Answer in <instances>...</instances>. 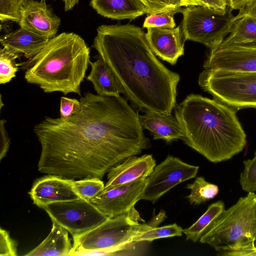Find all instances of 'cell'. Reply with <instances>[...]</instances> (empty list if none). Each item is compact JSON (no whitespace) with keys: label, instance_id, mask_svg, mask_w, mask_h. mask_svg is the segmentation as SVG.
Masks as SVG:
<instances>
[{"label":"cell","instance_id":"cell-1","mask_svg":"<svg viewBox=\"0 0 256 256\" xmlns=\"http://www.w3.org/2000/svg\"><path fill=\"white\" fill-rule=\"evenodd\" d=\"M80 102L75 114L46 117L34 126L41 146L40 173L102 180L112 167L150 146L139 114L122 96L88 92Z\"/></svg>","mask_w":256,"mask_h":256},{"label":"cell","instance_id":"cell-2","mask_svg":"<svg viewBox=\"0 0 256 256\" xmlns=\"http://www.w3.org/2000/svg\"><path fill=\"white\" fill-rule=\"evenodd\" d=\"M96 31L92 47L112 69L132 106L144 113L170 114L180 75L156 58L142 28L102 25Z\"/></svg>","mask_w":256,"mask_h":256},{"label":"cell","instance_id":"cell-3","mask_svg":"<svg viewBox=\"0 0 256 256\" xmlns=\"http://www.w3.org/2000/svg\"><path fill=\"white\" fill-rule=\"evenodd\" d=\"M174 110L184 130L182 140L210 162L228 160L245 148L246 134L234 108L190 94Z\"/></svg>","mask_w":256,"mask_h":256},{"label":"cell","instance_id":"cell-4","mask_svg":"<svg viewBox=\"0 0 256 256\" xmlns=\"http://www.w3.org/2000/svg\"><path fill=\"white\" fill-rule=\"evenodd\" d=\"M90 50L84 40L72 32L50 38L34 56L24 63V78L44 92L81 95L80 84L90 62Z\"/></svg>","mask_w":256,"mask_h":256},{"label":"cell","instance_id":"cell-5","mask_svg":"<svg viewBox=\"0 0 256 256\" xmlns=\"http://www.w3.org/2000/svg\"><path fill=\"white\" fill-rule=\"evenodd\" d=\"M134 208L128 214L108 218L98 226L73 237L70 256H113L131 248L134 239L153 226L140 222Z\"/></svg>","mask_w":256,"mask_h":256},{"label":"cell","instance_id":"cell-6","mask_svg":"<svg viewBox=\"0 0 256 256\" xmlns=\"http://www.w3.org/2000/svg\"><path fill=\"white\" fill-rule=\"evenodd\" d=\"M256 238V194L248 192L225 210L200 239L214 249L240 245Z\"/></svg>","mask_w":256,"mask_h":256},{"label":"cell","instance_id":"cell-7","mask_svg":"<svg viewBox=\"0 0 256 256\" xmlns=\"http://www.w3.org/2000/svg\"><path fill=\"white\" fill-rule=\"evenodd\" d=\"M198 83L214 99L236 110L256 108V72L204 69Z\"/></svg>","mask_w":256,"mask_h":256},{"label":"cell","instance_id":"cell-8","mask_svg":"<svg viewBox=\"0 0 256 256\" xmlns=\"http://www.w3.org/2000/svg\"><path fill=\"white\" fill-rule=\"evenodd\" d=\"M228 6L224 12L206 6H190L181 8L182 32L184 40L202 43L210 49L218 46L230 32L234 20Z\"/></svg>","mask_w":256,"mask_h":256},{"label":"cell","instance_id":"cell-9","mask_svg":"<svg viewBox=\"0 0 256 256\" xmlns=\"http://www.w3.org/2000/svg\"><path fill=\"white\" fill-rule=\"evenodd\" d=\"M44 209L52 222L65 228L72 236L89 231L108 218L90 202L81 198L53 202Z\"/></svg>","mask_w":256,"mask_h":256},{"label":"cell","instance_id":"cell-10","mask_svg":"<svg viewBox=\"0 0 256 256\" xmlns=\"http://www.w3.org/2000/svg\"><path fill=\"white\" fill-rule=\"evenodd\" d=\"M199 166L187 164L178 158L168 156L156 165L148 178L140 200L154 204L164 194L180 183L194 178Z\"/></svg>","mask_w":256,"mask_h":256},{"label":"cell","instance_id":"cell-11","mask_svg":"<svg viewBox=\"0 0 256 256\" xmlns=\"http://www.w3.org/2000/svg\"><path fill=\"white\" fill-rule=\"evenodd\" d=\"M205 70L256 72V42L224 44L210 50Z\"/></svg>","mask_w":256,"mask_h":256},{"label":"cell","instance_id":"cell-12","mask_svg":"<svg viewBox=\"0 0 256 256\" xmlns=\"http://www.w3.org/2000/svg\"><path fill=\"white\" fill-rule=\"evenodd\" d=\"M148 182V178L104 190L90 200L108 218L128 214L140 200Z\"/></svg>","mask_w":256,"mask_h":256},{"label":"cell","instance_id":"cell-13","mask_svg":"<svg viewBox=\"0 0 256 256\" xmlns=\"http://www.w3.org/2000/svg\"><path fill=\"white\" fill-rule=\"evenodd\" d=\"M72 180L48 174L36 180L28 194L33 203L43 209L53 202L78 200L72 188Z\"/></svg>","mask_w":256,"mask_h":256},{"label":"cell","instance_id":"cell-14","mask_svg":"<svg viewBox=\"0 0 256 256\" xmlns=\"http://www.w3.org/2000/svg\"><path fill=\"white\" fill-rule=\"evenodd\" d=\"M146 37L154 54L172 66L184 54L185 40L180 26L174 28H148Z\"/></svg>","mask_w":256,"mask_h":256},{"label":"cell","instance_id":"cell-15","mask_svg":"<svg viewBox=\"0 0 256 256\" xmlns=\"http://www.w3.org/2000/svg\"><path fill=\"white\" fill-rule=\"evenodd\" d=\"M60 18L53 14L44 1L30 0L24 6L20 27L52 38L56 36Z\"/></svg>","mask_w":256,"mask_h":256},{"label":"cell","instance_id":"cell-16","mask_svg":"<svg viewBox=\"0 0 256 256\" xmlns=\"http://www.w3.org/2000/svg\"><path fill=\"white\" fill-rule=\"evenodd\" d=\"M156 164L152 154L128 158L110 170L104 190L145 179L152 172Z\"/></svg>","mask_w":256,"mask_h":256},{"label":"cell","instance_id":"cell-17","mask_svg":"<svg viewBox=\"0 0 256 256\" xmlns=\"http://www.w3.org/2000/svg\"><path fill=\"white\" fill-rule=\"evenodd\" d=\"M139 120L143 129L148 130L154 140H163L170 143L184 137L183 128L175 116L145 112L139 114Z\"/></svg>","mask_w":256,"mask_h":256},{"label":"cell","instance_id":"cell-18","mask_svg":"<svg viewBox=\"0 0 256 256\" xmlns=\"http://www.w3.org/2000/svg\"><path fill=\"white\" fill-rule=\"evenodd\" d=\"M50 40L20 27L16 31L1 36L0 42L4 48L29 60L38 54Z\"/></svg>","mask_w":256,"mask_h":256},{"label":"cell","instance_id":"cell-19","mask_svg":"<svg viewBox=\"0 0 256 256\" xmlns=\"http://www.w3.org/2000/svg\"><path fill=\"white\" fill-rule=\"evenodd\" d=\"M90 6L97 13L112 20H134L148 14L146 6L138 0H91Z\"/></svg>","mask_w":256,"mask_h":256},{"label":"cell","instance_id":"cell-20","mask_svg":"<svg viewBox=\"0 0 256 256\" xmlns=\"http://www.w3.org/2000/svg\"><path fill=\"white\" fill-rule=\"evenodd\" d=\"M90 72L86 77L93 84L97 94L101 96H120L123 91L114 74L100 57L90 62Z\"/></svg>","mask_w":256,"mask_h":256},{"label":"cell","instance_id":"cell-21","mask_svg":"<svg viewBox=\"0 0 256 256\" xmlns=\"http://www.w3.org/2000/svg\"><path fill=\"white\" fill-rule=\"evenodd\" d=\"M52 222L50 232L46 238L25 256H70L72 245L68 237V231L56 223Z\"/></svg>","mask_w":256,"mask_h":256},{"label":"cell","instance_id":"cell-22","mask_svg":"<svg viewBox=\"0 0 256 256\" xmlns=\"http://www.w3.org/2000/svg\"><path fill=\"white\" fill-rule=\"evenodd\" d=\"M224 210V204L222 200L217 201L209 206L205 212L194 223L184 230L183 233L186 236V240L194 242L200 240L208 227Z\"/></svg>","mask_w":256,"mask_h":256},{"label":"cell","instance_id":"cell-23","mask_svg":"<svg viewBox=\"0 0 256 256\" xmlns=\"http://www.w3.org/2000/svg\"><path fill=\"white\" fill-rule=\"evenodd\" d=\"M230 35L222 44H244L256 42V20L242 16L234 22Z\"/></svg>","mask_w":256,"mask_h":256},{"label":"cell","instance_id":"cell-24","mask_svg":"<svg viewBox=\"0 0 256 256\" xmlns=\"http://www.w3.org/2000/svg\"><path fill=\"white\" fill-rule=\"evenodd\" d=\"M186 188L190 194L186 196L190 204H200L214 198L218 193V186L208 182L202 176H198Z\"/></svg>","mask_w":256,"mask_h":256},{"label":"cell","instance_id":"cell-25","mask_svg":"<svg viewBox=\"0 0 256 256\" xmlns=\"http://www.w3.org/2000/svg\"><path fill=\"white\" fill-rule=\"evenodd\" d=\"M72 186L80 198L90 202L104 190L105 184L101 179L90 178L73 180Z\"/></svg>","mask_w":256,"mask_h":256},{"label":"cell","instance_id":"cell-26","mask_svg":"<svg viewBox=\"0 0 256 256\" xmlns=\"http://www.w3.org/2000/svg\"><path fill=\"white\" fill-rule=\"evenodd\" d=\"M184 230L176 224L164 226L161 227L152 226L136 236L134 242L136 243L142 242H152L162 238L180 236Z\"/></svg>","mask_w":256,"mask_h":256},{"label":"cell","instance_id":"cell-27","mask_svg":"<svg viewBox=\"0 0 256 256\" xmlns=\"http://www.w3.org/2000/svg\"><path fill=\"white\" fill-rule=\"evenodd\" d=\"M20 56L4 48L0 50V84L9 82L16 76L18 66L21 64H16V60Z\"/></svg>","mask_w":256,"mask_h":256},{"label":"cell","instance_id":"cell-28","mask_svg":"<svg viewBox=\"0 0 256 256\" xmlns=\"http://www.w3.org/2000/svg\"><path fill=\"white\" fill-rule=\"evenodd\" d=\"M30 0H0V20L1 22H18L24 6Z\"/></svg>","mask_w":256,"mask_h":256},{"label":"cell","instance_id":"cell-29","mask_svg":"<svg viewBox=\"0 0 256 256\" xmlns=\"http://www.w3.org/2000/svg\"><path fill=\"white\" fill-rule=\"evenodd\" d=\"M181 8L169 12L148 14L145 18L143 28H174L176 24L174 16L177 12H180Z\"/></svg>","mask_w":256,"mask_h":256},{"label":"cell","instance_id":"cell-30","mask_svg":"<svg viewBox=\"0 0 256 256\" xmlns=\"http://www.w3.org/2000/svg\"><path fill=\"white\" fill-rule=\"evenodd\" d=\"M244 168L240 182L242 189L248 192H256V152L252 159L244 161Z\"/></svg>","mask_w":256,"mask_h":256},{"label":"cell","instance_id":"cell-31","mask_svg":"<svg viewBox=\"0 0 256 256\" xmlns=\"http://www.w3.org/2000/svg\"><path fill=\"white\" fill-rule=\"evenodd\" d=\"M216 251L222 256H256V238L240 245L218 248Z\"/></svg>","mask_w":256,"mask_h":256},{"label":"cell","instance_id":"cell-32","mask_svg":"<svg viewBox=\"0 0 256 256\" xmlns=\"http://www.w3.org/2000/svg\"><path fill=\"white\" fill-rule=\"evenodd\" d=\"M147 8L148 14L169 12L180 8V0H138Z\"/></svg>","mask_w":256,"mask_h":256},{"label":"cell","instance_id":"cell-33","mask_svg":"<svg viewBox=\"0 0 256 256\" xmlns=\"http://www.w3.org/2000/svg\"><path fill=\"white\" fill-rule=\"evenodd\" d=\"M16 242L10 238L9 232L2 228H0V256H17Z\"/></svg>","mask_w":256,"mask_h":256},{"label":"cell","instance_id":"cell-34","mask_svg":"<svg viewBox=\"0 0 256 256\" xmlns=\"http://www.w3.org/2000/svg\"><path fill=\"white\" fill-rule=\"evenodd\" d=\"M81 108L80 100L72 98L62 96L60 103V118H66L78 113Z\"/></svg>","mask_w":256,"mask_h":256},{"label":"cell","instance_id":"cell-35","mask_svg":"<svg viewBox=\"0 0 256 256\" xmlns=\"http://www.w3.org/2000/svg\"><path fill=\"white\" fill-rule=\"evenodd\" d=\"M4 119L0 120V160L6 156L10 146V138L5 128Z\"/></svg>","mask_w":256,"mask_h":256},{"label":"cell","instance_id":"cell-36","mask_svg":"<svg viewBox=\"0 0 256 256\" xmlns=\"http://www.w3.org/2000/svg\"><path fill=\"white\" fill-rule=\"evenodd\" d=\"M249 16L256 20V0H250L240 10L236 16H234L236 20L242 16Z\"/></svg>","mask_w":256,"mask_h":256},{"label":"cell","instance_id":"cell-37","mask_svg":"<svg viewBox=\"0 0 256 256\" xmlns=\"http://www.w3.org/2000/svg\"><path fill=\"white\" fill-rule=\"evenodd\" d=\"M206 6L216 11L224 12L228 6L227 0H204Z\"/></svg>","mask_w":256,"mask_h":256},{"label":"cell","instance_id":"cell-38","mask_svg":"<svg viewBox=\"0 0 256 256\" xmlns=\"http://www.w3.org/2000/svg\"><path fill=\"white\" fill-rule=\"evenodd\" d=\"M250 0H227L228 6L232 10H240Z\"/></svg>","mask_w":256,"mask_h":256},{"label":"cell","instance_id":"cell-39","mask_svg":"<svg viewBox=\"0 0 256 256\" xmlns=\"http://www.w3.org/2000/svg\"><path fill=\"white\" fill-rule=\"evenodd\" d=\"M181 6L187 7L190 6H206L204 0H180Z\"/></svg>","mask_w":256,"mask_h":256},{"label":"cell","instance_id":"cell-40","mask_svg":"<svg viewBox=\"0 0 256 256\" xmlns=\"http://www.w3.org/2000/svg\"><path fill=\"white\" fill-rule=\"evenodd\" d=\"M64 2V9L65 11L71 10L74 6L78 4L80 0H62Z\"/></svg>","mask_w":256,"mask_h":256}]
</instances>
